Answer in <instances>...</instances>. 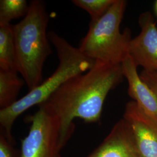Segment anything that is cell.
<instances>
[{
    "label": "cell",
    "mask_w": 157,
    "mask_h": 157,
    "mask_svg": "<svg viewBox=\"0 0 157 157\" xmlns=\"http://www.w3.org/2000/svg\"><path fill=\"white\" fill-rule=\"evenodd\" d=\"M124 78L121 64L95 61L89 71L69 79L39 105L58 118L62 149L75 130V119L86 123L100 121L107 95Z\"/></svg>",
    "instance_id": "obj_1"
},
{
    "label": "cell",
    "mask_w": 157,
    "mask_h": 157,
    "mask_svg": "<svg viewBox=\"0 0 157 157\" xmlns=\"http://www.w3.org/2000/svg\"><path fill=\"white\" fill-rule=\"evenodd\" d=\"M48 37L55 47L58 58L56 70L37 87L29 91L11 106L0 110L1 132L12 144L14 141L12 129L17 118L29 108L43 103L69 79L87 72L95 64V61L85 56L78 48L71 45L55 32H49Z\"/></svg>",
    "instance_id": "obj_2"
},
{
    "label": "cell",
    "mask_w": 157,
    "mask_h": 157,
    "mask_svg": "<svg viewBox=\"0 0 157 157\" xmlns=\"http://www.w3.org/2000/svg\"><path fill=\"white\" fill-rule=\"evenodd\" d=\"M49 16L45 3L32 1L26 15L12 25L16 52V68L21 74L29 91L43 81V68L52 53L47 33Z\"/></svg>",
    "instance_id": "obj_3"
},
{
    "label": "cell",
    "mask_w": 157,
    "mask_h": 157,
    "mask_svg": "<svg viewBox=\"0 0 157 157\" xmlns=\"http://www.w3.org/2000/svg\"><path fill=\"white\" fill-rule=\"evenodd\" d=\"M126 1L115 0L99 19L90 21L89 29L78 47L83 54L98 62L112 65L122 64L129 56L131 31L121 32Z\"/></svg>",
    "instance_id": "obj_4"
},
{
    "label": "cell",
    "mask_w": 157,
    "mask_h": 157,
    "mask_svg": "<svg viewBox=\"0 0 157 157\" xmlns=\"http://www.w3.org/2000/svg\"><path fill=\"white\" fill-rule=\"evenodd\" d=\"M26 119L31 125L22 140L20 157H61L58 118L39 106V109Z\"/></svg>",
    "instance_id": "obj_5"
},
{
    "label": "cell",
    "mask_w": 157,
    "mask_h": 157,
    "mask_svg": "<svg viewBox=\"0 0 157 157\" xmlns=\"http://www.w3.org/2000/svg\"><path fill=\"white\" fill-rule=\"evenodd\" d=\"M140 32L132 39L129 56L136 65L147 71L157 72V26L150 12L141 13L139 17Z\"/></svg>",
    "instance_id": "obj_6"
},
{
    "label": "cell",
    "mask_w": 157,
    "mask_h": 157,
    "mask_svg": "<svg viewBox=\"0 0 157 157\" xmlns=\"http://www.w3.org/2000/svg\"><path fill=\"white\" fill-rule=\"evenodd\" d=\"M123 118L130 125L143 157H157V117L132 100L126 105Z\"/></svg>",
    "instance_id": "obj_7"
},
{
    "label": "cell",
    "mask_w": 157,
    "mask_h": 157,
    "mask_svg": "<svg viewBox=\"0 0 157 157\" xmlns=\"http://www.w3.org/2000/svg\"><path fill=\"white\" fill-rule=\"evenodd\" d=\"M86 157H143L129 123L124 118L113 126L101 144Z\"/></svg>",
    "instance_id": "obj_8"
},
{
    "label": "cell",
    "mask_w": 157,
    "mask_h": 157,
    "mask_svg": "<svg viewBox=\"0 0 157 157\" xmlns=\"http://www.w3.org/2000/svg\"><path fill=\"white\" fill-rule=\"evenodd\" d=\"M124 78L128 83V93L145 111L157 118V96L137 72V66L128 56L122 63Z\"/></svg>",
    "instance_id": "obj_9"
},
{
    "label": "cell",
    "mask_w": 157,
    "mask_h": 157,
    "mask_svg": "<svg viewBox=\"0 0 157 157\" xmlns=\"http://www.w3.org/2000/svg\"><path fill=\"white\" fill-rule=\"evenodd\" d=\"M15 70L0 69V107L4 109L11 106L17 100L18 94L25 84Z\"/></svg>",
    "instance_id": "obj_10"
},
{
    "label": "cell",
    "mask_w": 157,
    "mask_h": 157,
    "mask_svg": "<svg viewBox=\"0 0 157 157\" xmlns=\"http://www.w3.org/2000/svg\"><path fill=\"white\" fill-rule=\"evenodd\" d=\"M12 25H0V69L17 71Z\"/></svg>",
    "instance_id": "obj_11"
},
{
    "label": "cell",
    "mask_w": 157,
    "mask_h": 157,
    "mask_svg": "<svg viewBox=\"0 0 157 157\" xmlns=\"http://www.w3.org/2000/svg\"><path fill=\"white\" fill-rule=\"evenodd\" d=\"M29 9L25 0H1L0 25H8L13 19L25 17Z\"/></svg>",
    "instance_id": "obj_12"
},
{
    "label": "cell",
    "mask_w": 157,
    "mask_h": 157,
    "mask_svg": "<svg viewBox=\"0 0 157 157\" xmlns=\"http://www.w3.org/2000/svg\"><path fill=\"white\" fill-rule=\"evenodd\" d=\"M75 6L84 10L90 15L91 21L102 17L115 2V0H73Z\"/></svg>",
    "instance_id": "obj_13"
},
{
    "label": "cell",
    "mask_w": 157,
    "mask_h": 157,
    "mask_svg": "<svg viewBox=\"0 0 157 157\" xmlns=\"http://www.w3.org/2000/svg\"><path fill=\"white\" fill-rule=\"evenodd\" d=\"M16 157V151L13 144L7 140L6 136L1 132L0 134V157Z\"/></svg>",
    "instance_id": "obj_14"
},
{
    "label": "cell",
    "mask_w": 157,
    "mask_h": 157,
    "mask_svg": "<svg viewBox=\"0 0 157 157\" xmlns=\"http://www.w3.org/2000/svg\"><path fill=\"white\" fill-rule=\"evenodd\" d=\"M140 76L142 80L146 82L157 96V72L143 70Z\"/></svg>",
    "instance_id": "obj_15"
},
{
    "label": "cell",
    "mask_w": 157,
    "mask_h": 157,
    "mask_svg": "<svg viewBox=\"0 0 157 157\" xmlns=\"http://www.w3.org/2000/svg\"><path fill=\"white\" fill-rule=\"evenodd\" d=\"M155 11L157 15V1L155 2Z\"/></svg>",
    "instance_id": "obj_16"
}]
</instances>
